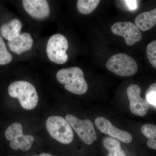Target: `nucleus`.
<instances>
[{"label":"nucleus","mask_w":156,"mask_h":156,"mask_svg":"<svg viewBox=\"0 0 156 156\" xmlns=\"http://www.w3.org/2000/svg\"><path fill=\"white\" fill-rule=\"evenodd\" d=\"M22 3L25 11L35 19H45L50 15V7L46 0H23Z\"/></svg>","instance_id":"obj_10"},{"label":"nucleus","mask_w":156,"mask_h":156,"mask_svg":"<svg viewBox=\"0 0 156 156\" xmlns=\"http://www.w3.org/2000/svg\"><path fill=\"white\" fill-rule=\"evenodd\" d=\"M142 134L147 137V146L156 150V126L153 124H147L141 127Z\"/></svg>","instance_id":"obj_16"},{"label":"nucleus","mask_w":156,"mask_h":156,"mask_svg":"<svg viewBox=\"0 0 156 156\" xmlns=\"http://www.w3.org/2000/svg\"><path fill=\"white\" fill-rule=\"evenodd\" d=\"M34 141V138L32 135L22 134L11 141L10 146L15 150L20 149L23 151H27L30 149Z\"/></svg>","instance_id":"obj_15"},{"label":"nucleus","mask_w":156,"mask_h":156,"mask_svg":"<svg viewBox=\"0 0 156 156\" xmlns=\"http://www.w3.org/2000/svg\"><path fill=\"white\" fill-rule=\"evenodd\" d=\"M8 92L10 96L17 98L23 108L33 109L38 102V96L36 89L29 82L15 81L9 85Z\"/></svg>","instance_id":"obj_2"},{"label":"nucleus","mask_w":156,"mask_h":156,"mask_svg":"<svg viewBox=\"0 0 156 156\" xmlns=\"http://www.w3.org/2000/svg\"><path fill=\"white\" fill-rule=\"evenodd\" d=\"M66 120L84 143L90 145L97 139L95 128L90 120H80L71 115H67Z\"/></svg>","instance_id":"obj_6"},{"label":"nucleus","mask_w":156,"mask_h":156,"mask_svg":"<svg viewBox=\"0 0 156 156\" xmlns=\"http://www.w3.org/2000/svg\"><path fill=\"white\" fill-rule=\"evenodd\" d=\"M23 134V127L20 123H13L8 127L5 132L6 139L10 141H12L17 137Z\"/></svg>","instance_id":"obj_18"},{"label":"nucleus","mask_w":156,"mask_h":156,"mask_svg":"<svg viewBox=\"0 0 156 156\" xmlns=\"http://www.w3.org/2000/svg\"><path fill=\"white\" fill-rule=\"evenodd\" d=\"M95 124L99 131L103 134L109 135L125 143H129L132 141V137L130 133L117 128L108 120L104 117L96 118Z\"/></svg>","instance_id":"obj_9"},{"label":"nucleus","mask_w":156,"mask_h":156,"mask_svg":"<svg viewBox=\"0 0 156 156\" xmlns=\"http://www.w3.org/2000/svg\"><path fill=\"white\" fill-rule=\"evenodd\" d=\"M33 156H53L52 155L50 154L47 153H42L40 155H35Z\"/></svg>","instance_id":"obj_23"},{"label":"nucleus","mask_w":156,"mask_h":156,"mask_svg":"<svg viewBox=\"0 0 156 156\" xmlns=\"http://www.w3.org/2000/svg\"><path fill=\"white\" fill-rule=\"evenodd\" d=\"M12 59V55L8 51L5 44L0 35V65L8 64L11 62Z\"/></svg>","instance_id":"obj_19"},{"label":"nucleus","mask_w":156,"mask_h":156,"mask_svg":"<svg viewBox=\"0 0 156 156\" xmlns=\"http://www.w3.org/2000/svg\"><path fill=\"white\" fill-rule=\"evenodd\" d=\"M140 87L136 84H131L127 90L131 112L136 115L144 116L148 111L149 103L145 99L140 97Z\"/></svg>","instance_id":"obj_8"},{"label":"nucleus","mask_w":156,"mask_h":156,"mask_svg":"<svg viewBox=\"0 0 156 156\" xmlns=\"http://www.w3.org/2000/svg\"><path fill=\"white\" fill-rule=\"evenodd\" d=\"M147 54L151 64L156 69V41H152L147 45Z\"/></svg>","instance_id":"obj_20"},{"label":"nucleus","mask_w":156,"mask_h":156,"mask_svg":"<svg viewBox=\"0 0 156 156\" xmlns=\"http://www.w3.org/2000/svg\"><path fill=\"white\" fill-rule=\"evenodd\" d=\"M22 27V23L19 20L13 19L1 26L0 32L4 38L11 41L20 35Z\"/></svg>","instance_id":"obj_12"},{"label":"nucleus","mask_w":156,"mask_h":156,"mask_svg":"<svg viewBox=\"0 0 156 156\" xmlns=\"http://www.w3.org/2000/svg\"><path fill=\"white\" fill-rule=\"evenodd\" d=\"M33 39L29 34L23 33L13 41L8 42L9 49L17 54L30 50L33 44Z\"/></svg>","instance_id":"obj_11"},{"label":"nucleus","mask_w":156,"mask_h":156,"mask_svg":"<svg viewBox=\"0 0 156 156\" xmlns=\"http://www.w3.org/2000/svg\"><path fill=\"white\" fill-rule=\"evenodd\" d=\"M56 77L60 83L65 85L66 90L73 94L83 95L88 90V85L84 79L83 72L80 68L62 69L58 71Z\"/></svg>","instance_id":"obj_1"},{"label":"nucleus","mask_w":156,"mask_h":156,"mask_svg":"<svg viewBox=\"0 0 156 156\" xmlns=\"http://www.w3.org/2000/svg\"><path fill=\"white\" fill-rule=\"evenodd\" d=\"M135 24L139 29L146 31L156 25V9L142 12L136 16Z\"/></svg>","instance_id":"obj_13"},{"label":"nucleus","mask_w":156,"mask_h":156,"mask_svg":"<svg viewBox=\"0 0 156 156\" xmlns=\"http://www.w3.org/2000/svg\"><path fill=\"white\" fill-rule=\"evenodd\" d=\"M146 100L156 110V83L151 84L146 91Z\"/></svg>","instance_id":"obj_21"},{"label":"nucleus","mask_w":156,"mask_h":156,"mask_svg":"<svg viewBox=\"0 0 156 156\" xmlns=\"http://www.w3.org/2000/svg\"><path fill=\"white\" fill-rule=\"evenodd\" d=\"M46 128L53 139L62 144L70 143L73 139V132L71 126L64 118L52 116L48 118Z\"/></svg>","instance_id":"obj_3"},{"label":"nucleus","mask_w":156,"mask_h":156,"mask_svg":"<svg viewBox=\"0 0 156 156\" xmlns=\"http://www.w3.org/2000/svg\"><path fill=\"white\" fill-rule=\"evenodd\" d=\"M128 8L131 10H134L137 8V2L136 1H125Z\"/></svg>","instance_id":"obj_22"},{"label":"nucleus","mask_w":156,"mask_h":156,"mask_svg":"<svg viewBox=\"0 0 156 156\" xmlns=\"http://www.w3.org/2000/svg\"><path fill=\"white\" fill-rule=\"evenodd\" d=\"M68 49V42L66 37L61 34H55L50 37L47 44L48 58L56 64H64L68 58L66 54Z\"/></svg>","instance_id":"obj_5"},{"label":"nucleus","mask_w":156,"mask_h":156,"mask_svg":"<svg viewBox=\"0 0 156 156\" xmlns=\"http://www.w3.org/2000/svg\"><path fill=\"white\" fill-rule=\"evenodd\" d=\"M111 30L114 34L123 37L129 46L140 41L142 38L141 32L136 24L128 21L115 23L112 26Z\"/></svg>","instance_id":"obj_7"},{"label":"nucleus","mask_w":156,"mask_h":156,"mask_svg":"<svg viewBox=\"0 0 156 156\" xmlns=\"http://www.w3.org/2000/svg\"><path fill=\"white\" fill-rule=\"evenodd\" d=\"M103 145L108 151L107 156H126L118 140L112 137H106L103 140Z\"/></svg>","instance_id":"obj_14"},{"label":"nucleus","mask_w":156,"mask_h":156,"mask_svg":"<svg viewBox=\"0 0 156 156\" xmlns=\"http://www.w3.org/2000/svg\"><path fill=\"white\" fill-rule=\"evenodd\" d=\"M100 2L99 0H79L77 8L81 14H89L95 10Z\"/></svg>","instance_id":"obj_17"},{"label":"nucleus","mask_w":156,"mask_h":156,"mask_svg":"<svg viewBox=\"0 0 156 156\" xmlns=\"http://www.w3.org/2000/svg\"><path fill=\"white\" fill-rule=\"evenodd\" d=\"M107 68L121 76L134 75L138 70V66L134 58L125 53L115 54L110 57L106 64Z\"/></svg>","instance_id":"obj_4"}]
</instances>
